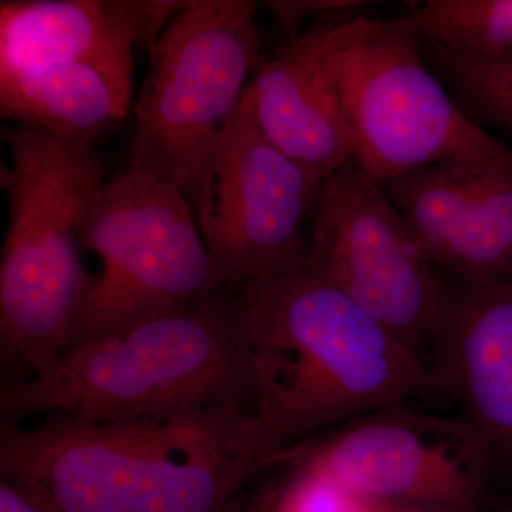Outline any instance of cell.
Masks as SVG:
<instances>
[{
	"label": "cell",
	"instance_id": "cell-1",
	"mask_svg": "<svg viewBox=\"0 0 512 512\" xmlns=\"http://www.w3.org/2000/svg\"><path fill=\"white\" fill-rule=\"evenodd\" d=\"M237 292L256 419L278 446L292 450L431 390L419 357L305 258Z\"/></svg>",
	"mask_w": 512,
	"mask_h": 512
},
{
	"label": "cell",
	"instance_id": "cell-18",
	"mask_svg": "<svg viewBox=\"0 0 512 512\" xmlns=\"http://www.w3.org/2000/svg\"><path fill=\"white\" fill-rule=\"evenodd\" d=\"M292 477L268 512H373L376 505L357 497L333 478L293 464Z\"/></svg>",
	"mask_w": 512,
	"mask_h": 512
},
{
	"label": "cell",
	"instance_id": "cell-21",
	"mask_svg": "<svg viewBox=\"0 0 512 512\" xmlns=\"http://www.w3.org/2000/svg\"><path fill=\"white\" fill-rule=\"evenodd\" d=\"M373 512H426L420 510H414V508L406 507H390V505H376L375 511Z\"/></svg>",
	"mask_w": 512,
	"mask_h": 512
},
{
	"label": "cell",
	"instance_id": "cell-17",
	"mask_svg": "<svg viewBox=\"0 0 512 512\" xmlns=\"http://www.w3.org/2000/svg\"><path fill=\"white\" fill-rule=\"evenodd\" d=\"M399 19L423 45L461 53L512 49V0H427Z\"/></svg>",
	"mask_w": 512,
	"mask_h": 512
},
{
	"label": "cell",
	"instance_id": "cell-3",
	"mask_svg": "<svg viewBox=\"0 0 512 512\" xmlns=\"http://www.w3.org/2000/svg\"><path fill=\"white\" fill-rule=\"evenodd\" d=\"M40 413L97 421L255 419L237 288L66 350L28 379L2 384L0 423Z\"/></svg>",
	"mask_w": 512,
	"mask_h": 512
},
{
	"label": "cell",
	"instance_id": "cell-15",
	"mask_svg": "<svg viewBox=\"0 0 512 512\" xmlns=\"http://www.w3.org/2000/svg\"><path fill=\"white\" fill-rule=\"evenodd\" d=\"M134 59L0 69V113L19 127L93 144L133 109Z\"/></svg>",
	"mask_w": 512,
	"mask_h": 512
},
{
	"label": "cell",
	"instance_id": "cell-11",
	"mask_svg": "<svg viewBox=\"0 0 512 512\" xmlns=\"http://www.w3.org/2000/svg\"><path fill=\"white\" fill-rule=\"evenodd\" d=\"M382 187L441 274L512 278V156L454 158Z\"/></svg>",
	"mask_w": 512,
	"mask_h": 512
},
{
	"label": "cell",
	"instance_id": "cell-2",
	"mask_svg": "<svg viewBox=\"0 0 512 512\" xmlns=\"http://www.w3.org/2000/svg\"><path fill=\"white\" fill-rule=\"evenodd\" d=\"M292 450L258 419L0 423V477L49 491L64 512H227Z\"/></svg>",
	"mask_w": 512,
	"mask_h": 512
},
{
	"label": "cell",
	"instance_id": "cell-6",
	"mask_svg": "<svg viewBox=\"0 0 512 512\" xmlns=\"http://www.w3.org/2000/svg\"><path fill=\"white\" fill-rule=\"evenodd\" d=\"M87 248L103 266L74 316L69 349L119 335L232 286L202 239L183 192L131 163L101 187Z\"/></svg>",
	"mask_w": 512,
	"mask_h": 512
},
{
	"label": "cell",
	"instance_id": "cell-9",
	"mask_svg": "<svg viewBox=\"0 0 512 512\" xmlns=\"http://www.w3.org/2000/svg\"><path fill=\"white\" fill-rule=\"evenodd\" d=\"M289 463L318 470L375 505L485 512L487 458L460 419L406 406L370 414L293 447Z\"/></svg>",
	"mask_w": 512,
	"mask_h": 512
},
{
	"label": "cell",
	"instance_id": "cell-13",
	"mask_svg": "<svg viewBox=\"0 0 512 512\" xmlns=\"http://www.w3.org/2000/svg\"><path fill=\"white\" fill-rule=\"evenodd\" d=\"M187 2L2 0L0 69L86 59H134Z\"/></svg>",
	"mask_w": 512,
	"mask_h": 512
},
{
	"label": "cell",
	"instance_id": "cell-7",
	"mask_svg": "<svg viewBox=\"0 0 512 512\" xmlns=\"http://www.w3.org/2000/svg\"><path fill=\"white\" fill-rule=\"evenodd\" d=\"M255 12L249 0L187 2L150 49L131 164L178 188L192 210L205 164L259 67Z\"/></svg>",
	"mask_w": 512,
	"mask_h": 512
},
{
	"label": "cell",
	"instance_id": "cell-12",
	"mask_svg": "<svg viewBox=\"0 0 512 512\" xmlns=\"http://www.w3.org/2000/svg\"><path fill=\"white\" fill-rule=\"evenodd\" d=\"M427 373L491 470L512 468V278L446 276Z\"/></svg>",
	"mask_w": 512,
	"mask_h": 512
},
{
	"label": "cell",
	"instance_id": "cell-10",
	"mask_svg": "<svg viewBox=\"0 0 512 512\" xmlns=\"http://www.w3.org/2000/svg\"><path fill=\"white\" fill-rule=\"evenodd\" d=\"M322 184L262 136L244 93L194 202L202 239L234 288L305 258L303 222Z\"/></svg>",
	"mask_w": 512,
	"mask_h": 512
},
{
	"label": "cell",
	"instance_id": "cell-8",
	"mask_svg": "<svg viewBox=\"0 0 512 512\" xmlns=\"http://www.w3.org/2000/svg\"><path fill=\"white\" fill-rule=\"evenodd\" d=\"M305 262L392 330L427 367L446 276L424 258L402 215L350 161L320 187Z\"/></svg>",
	"mask_w": 512,
	"mask_h": 512
},
{
	"label": "cell",
	"instance_id": "cell-14",
	"mask_svg": "<svg viewBox=\"0 0 512 512\" xmlns=\"http://www.w3.org/2000/svg\"><path fill=\"white\" fill-rule=\"evenodd\" d=\"M245 97L262 136L322 183L355 160V138L320 72L312 32L259 64Z\"/></svg>",
	"mask_w": 512,
	"mask_h": 512
},
{
	"label": "cell",
	"instance_id": "cell-19",
	"mask_svg": "<svg viewBox=\"0 0 512 512\" xmlns=\"http://www.w3.org/2000/svg\"><path fill=\"white\" fill-rule=\"evenodd\" d=\"M0 512H64L55 497L39 485L2 478Z\"/></svg>",
	"mask_w": 512,
	"mask_h": 512
},
{
	"label": "cell",
	"instance_id": "cell-5",
	"mask_svg": "<svg viewBox=\"0 0 512 512\" xmlns=\"http://www.w3.org/2000/svg\"><path fill=\"white\" fill-rule=\"evenodd\" d=\"M311 32L355 138L356 163L376 183L454 158L512 156L461 111L399 18L357 16Z\"/></svg>",
	"mask_w": 512,
	"mask_h": 512
},
{
	"label": "cell",
	"instance_id": "cell-16",
	"mask_svg": "<svg viewBox=\"0 0 512 512\" xmlns=\"http://www.w3.org/2000/svg\"><path fill=\"white\" fill-rule=\"evenodd\" d=\"M424 59L478 127L512 136V49L461 53L420 43Z\"/></svg>",
	"mask_w": 512,
	"mask_h": 512
},
{
	"label": "cell",
	"instance_id": "cell-4",
	"mask_svg": "<svg viewBox=\"0 0 512 512\" xmlns=\"http://www.w3.org/2000/svg\"><path fill=\"white\" fill-rule=\"evenodd\" d=\"M9 224L0 259L3 356L22 379L69 350L93 281L82 261L106 164L93 144L16 127L5 136Z\"/></svg>",
	"mask_w": 512,
	"mask_h": 512
},
{
	"label": "cell",
	"instance_id": "cell-20",
	"mask_svg": "<svg viewBox=\"0 0 512 512\" xmlns=\"http://www.w3.org/2000/svg\"><path fill=\"white\" fill-rule=\"evenodd\" d=\"M366 2L355 0H309V2H269L268 8L278 19L296 33L302 20L318 13H346L365 8Z\"/></svg>",
	"mask_w": 512,
	"mask_h": 512
}]
</instances>
